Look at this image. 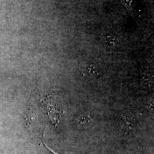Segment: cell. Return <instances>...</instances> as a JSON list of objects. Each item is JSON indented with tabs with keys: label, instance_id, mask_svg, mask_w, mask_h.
<instances>
[{
	"label": "cell",
	"instance_id": "cell-1",
	"mask_svg": "<svg viewBox=\"0 0 154 154\" xmlns=\"http://www.w3.org/2000/svg\"><path fill=\"white\" fill-rule=\"evenodd\" d=\"M79 66L82 73L87 78L94 79L100 74V70L94 63L84 62L80 63Z\"/></svg>",
	"mask_w": 154,
	"mask_h": 154
},
{
	"label": "cell",
	"instance_id": "cell-2",
	"mask_svg": "<svg viewBox=\"0 0 154 154\" xmlns=\"http://www.w3.org/2000/svg\"><path fill=\"white\" fill-rule=\"evenodd\" d=\"M93 119L89 113H82L75 119L74 125L78 128H82L91 125Z\"/></svg>",
	"mask_w": 154,
	"mask_h": 154
},
{
	"label": "cell",
	"instance_id": "cell-3",
	"mask_svg": "<svg viewBox=\"0 0 154 154\" xmlns=\"http://www.w3.org/2000/svg\"><path fill=\"white\" fill-rule=\"evenodd\" d=\"M137 127V123L134 117L128 115L124 116L123 128L125 131L128 132L134 131Z\"/></svg>",
	"mask_w": 154,
	"mask_h": 154
},
{
	"label": "cell",
	"instance_id": "cell-4",
	"mask_svg": "<svg viewBox=\"0 0 154 154\" xmlns=\"http://www.w3.org/2000/svg\"><path fill=\"white\" fill-rule=\"evenodd\" d=\"M37 110L35 107H31L29 108L27 113V119L28 123L34 122L37 117Z\"/></svg>",
	"mask_w": 154,
	"mask_h": 154
},
{
	"label": "cell",
	"instance_id": "cell-5",
	"mask_svg": "<svg viewBox=\"0 0 154 154\" xmlns=\"http://www.w3.org/2000/svg\"><path fill=\"white\" fill-rule=\"evenodd\" d=\"M106 42L108 46L111 47H116L118 44L117 38L112 35H107L106 37Z\"/></svg>",
	"mask_w": 154,
	"mask_h": 154
},
{
	"label": "cell",
	"instance_id": "cell-6",
	"mask_svg": "<svg viewBox=\"0 0 154 154\" xmlns=\"http://www.w3.org/2000/svg\"><path fill=\"white\" fill-rule=\"evenodd\" d=\"M41 142L42 143H43V144L46 147V149H47L48 151L51 152V153L54 154H58L46 144V142H45V141L44 140V133H43V135H42V136L41 137Z\"/></svg>",
	"mask_w": 154,
	"mask_h": 154
}]
</instances>
